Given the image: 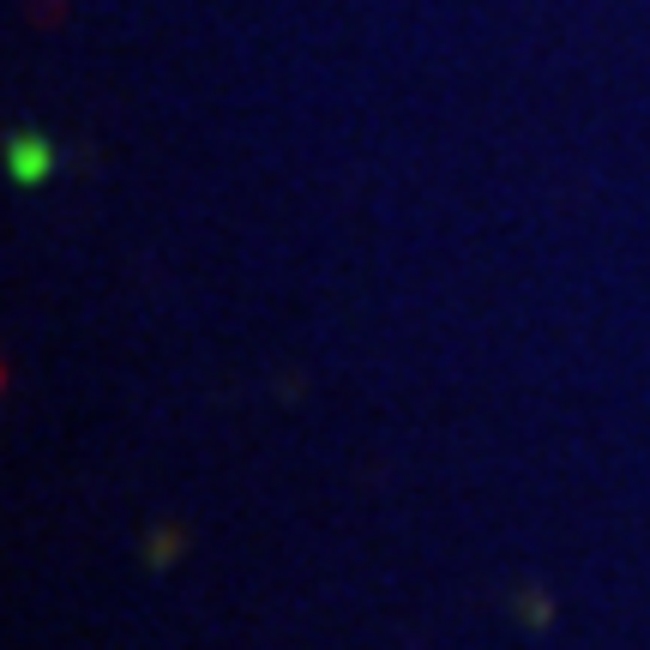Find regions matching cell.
<instances>
[{"label": "cell", "mask_w": 650, "mask_h": 650, "mask_svg": "<svg viewBox=\"0 0 650 650\" xmlns=\"http://www.w3.org/2000/svg\"><path fill=\"white\" fill-rule=\"evenodd\" d=\"M43 163H49V157H43V145H37V139H19V145H13V169L25 175V181H37V175H43Z\"/></svg>", "instance_id": "cell-1"}]
</instances>
